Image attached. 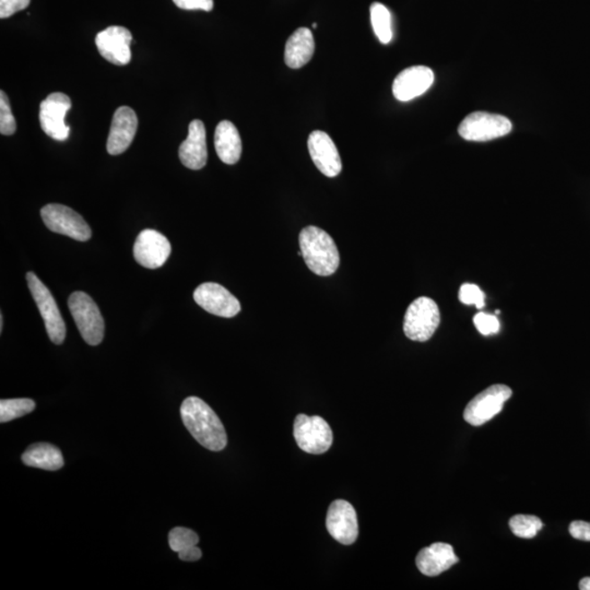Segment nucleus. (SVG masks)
I'll use <instances>...</instances> for the list:
<instances>
[{
	"instance_id": "nucleus-33",
	"label": "nucleus",
	"mask_w": 590,
	"mask_h": 590,
	"mask_svg": "<svg viewBox=\"0 0 590 590\" xmlns=\"http://www.w3.org/2000/svg\"><path fill=\"white\" fill-rule=\"evenodd\" d=\"M203 553L197 546L189 547L183 550V551L178 552L179 560L185 562H196L200 558H202Z\"/></svg>"
},
{
	"instance_id": "nucleus-4",
	"label": "nucleus",
	"mask_w": 590,
	"mask_h": 590,
	"mask_svg": "<svg viewBox=\"0 0 590 590\" xmlns=\"http://www.w3.org/2000/svg\"><path fill=\"white\" fill-rule=\"evenodd\" d=\"M441 314L432 299L421 297L409 305L404 315V334L413 342L424 343L437 332Z\"/></svg>"
},
{
	"instance_id": "nucleus-28",
	"label": "nucleus",
	"mask_w": 590,
	"mask_h": 590,
	"mask_svg": "<svg viewBox=\"0 0 590 590\" xmlns=\"http://www.w3.org/2000/svg\"><path fill=\"white\" fill-rule=\"evenodd\" d=\"M484 295L482 289L476 284L464 283L459 289V301L466 305H476L477 308H484Z\"/></svg>"
},
{
	"instance_id": "nucleus-15",
	"label": "nucleus",
	"mask_w": 590,
	"mask_h": 590,
	"mask_svg": "<svg viewBox=\"0 0 590 590\" xmlns=\"http://www.w3.org/2000/svg\"><path fill=\"white\" fill-rule=\"evenodd\" d=\"M308 147L313 162L325 177H338L343 169L342 159L336 144L328 134L321 131L313 132L309 134Z\"/></svg>"
},
{
	"instance_id": "nucleus-29",
	"label": "nucleus",
	"mask_w": 590,
	"mask_h": 590,
	"mask_svg": "<svg viewBox=\"0 0 590 590\" xmlns=\"http://www.w3.org/2000/svg\"><path fill=\"white\" fill-rule=\"evenodd\" d=\"M473 324L478 332L483 336H491V334H498L499 330V322L497 317L487 313H478L473 317Z\"/></svg>"
},
{
	"instance_id": "nucleus-25",
	"label": "nucleus",
	"mask_w": 590,
	"mask_h": 590,
	"mask_svg": "<svg viewBox=\"0 0 590 590\" xmlns=\"http://www.w3.org/2000/svg\"><path fill=\"white\" fill-rule=\"evenodd\" d=\"M509 528L515 536L532 539L542 529V522L534 515H515L509 521Z\"/></svg>"
},
{
	"instance_id": "nucleus-1",
	"label": "nucleus",
	"mask_w": 590,
	"mask_h": 590,
	"mask_svg": "<svg viewBox=\"0 0 590 590\" xmlns=\"http://www.w3.org/2000/svg\"><path fill=\"white\" fill-rule=\"evenodd\" d=\"M184 426L204 448L220 452L226 448L228 438L221 420L198 397H188L181 407Z\"/></svg>"
},
{
	"instance_id": "nucleus-7",
	"label": "nucleus",
	"mask_w": 590,
	"mask_h": 590,
	"mask_svg": "<svg viewBox=\"0 0 590 590\" xmlns=\"http://www.w3.org/2000/svg\"><path fill=\"white\" fill-rule=\"evenodd\" d=\"M513 125L503 115L476 112L468 115L460 123L458 133L468 142H490L507 136L512 132Z\"/></svg>"
},
{
	"instance_id": "nucleus-12",
	"label": "nucleus",
	"mask_w": 590,
	"mask_h": 590,
	"mask_svg": "<svg viewBox=\"0 0 590 590\" xmlns=\"http://www.w3.org/2000/svg\"><path fill=\"white\" fill-rule=\"evenodd\" d=\"M169 239L156 230L147 229L140 232L134 245V257L139 265L148 269L162 267L171 255Z\"/></svg>"
},
{
	"instance_id": "nucleus-16",
	"label": "nucleus",
	"mask_w": 590,
	"mask_h": 590,
	"mask_svg": "<svg viewBox=\"0 0 590 590\" xmlns=\"http://www.w3.org/2000/svg\"><path fill=\"white\" fill-rule=\"evenodd\" d=\"M434 82V73L427 66H412L400 73L393 83L394 97L408 102L422 96Z\"/></svg>"
},
{
	"instance_id": "nucleus-8",
	"label": "nucleus",
	"mask_w": 590,
	"mask_h": 590,
	"mask_svg": "<svg viewBox=\"0 0 590 590\" xmlns=\"http://www.w3.org/2000/svg\"><path fill=\"white\" fill-rule=\"evenodd\" d=\"M41 216L45 226L52 232L66 235L79 242H86L91 238V229L86 220L64 204H47L41 210Z\"/></svg>"
},
{
	"instance_id": "nucleus-26",
	"label": "nucleus",
	"mask_w": 590,
	"mask_h": 590,
	"mask_svg": "<svg viewBox=\"0 0 590 590\" xmlns=\"http://www.w3.org/2000/svg\"><path fill=\"white\" fill-rule=\"evenodd\" d=\"M198 542V534L188 528L177 527L169 534V548L174 552L178 553L189 547L197 546Z\"/></svg>"
},
{
	"instance_id": "nucleus-2",
	"label": "nucleus",
	"mask_w": 590,
	"mask_h": 590,
	"mask_svg": "<svg viewBox=\"0 0 590 590\" xmlns=\"http://www.w3.org/2000/svg\"><path fill=\"white\" fill-rule=\"evenodd\" d=\"M299 247L309 270L317 276L328 277L337 272L340 256L336 243L327 232L308 227L299 233Z\"/></svg>"
},
{
	"instance_id": "nucleus-30",
	"label": "nucleus",
	"mask_w": 590,
	"mask_h": 590,
	"mask_svg": "<svg viewBox=\"0 0 590 590\" xmlns=\"http://www.w3.org/2000/svg\"><path fill=\"white\" fill-rule=\"evenodd\" d=\"M31 0H0V18L7 19L29 7Z\"/></svg>"
},
{
	"instance_id": "nucleus-32",
	"label": "nucleus",
	"mask_w": 590,
	"mask_h": 590,
	"mask_svg": "<svg viewBox=\"0 0 590 590\" xmlns=\"http://www.w3.org/2000/svg\"><path fill=\"white\" fill-rule=\"evenodd\" d=\"M571 536L582 542H590V523L577 521L569 525Z\"/></svg>"
},
{
	"instance_id": "nucleus-20",
	"label": "nucleus",
	"mask_w": 590,
	"mask_h": 590,
	"mask_svg": "<svg viewBox=\"0 0 590 590\" xmlns=\"http://www.w3.org/2000/svg\"><path fill=\"white\" fill-rule=\"evenodd\" d=\"M315 51L311 30L299 28L289 38L284 49V62L292 69L302 68L311 61Z\"/></svg>"
},
{
	"instance_id": "nucleus-18",
	"label": "nucleus",
	"mask_w": 590,
	"mask_h": 590,
	"mask_svg": "<svg viewBox=\"0 0 590 590\" xmlns=\"http://www.w3.org/2000/svg\"><path fill=\"white\" fill-rule=\"evenodd\" d=\"M178 157L185 167L191 169H200L207 164L206 128L199 119L189 124L188 136L178 149Z\"/></svg>"
},
{
	"instance_id": "nucleus-31",
	"label": "nucleus",
	"mask_w": 590,
	"mask_h": 590,
	"mask_svg": "<svg viewBox=\"0 0 590 590\" xmlns=\"http://www.w3.org/2000/svg\"><path fill=\"white\" fill-rule=\"evenodd\" d=\"M173 3L184 10L212 12L213 9V0H173Z\"/></svg>"
},
{
	"instance_id": "nucleus-34",
	"label": "nucleus",
	"mask_w": 590,
	"mask_h": 590,
	"mask_svg": "<svg viewBox=\"0 0 590 590\" xmlns=\"http://www.w3.org/2000/svg\"><path fill=\"white\" fill-rule=\"evenodd\" d=\"M579 589L590 590V577H585L579 582Z\"/></svg>"
},
{
	"instance_id": "nucleus-9",
	"label": "nucleus",
	"mask_w": 590,
	"mask_h": 590,
	"mask_svg": "<svg viewBox=\"0 0 590 590\" xmlns=\"http://www.w3.org/2000/svg\"><path fill=\"white\" fill-rule=\"evenodd\" d=\"M512 394V389L507 385H492L468 403L464 412V420L473 427L482 426L502 412L504 403Z\"/></svg>"
},
{
	"instance_id": "nucleus-19",
	"label": "nucleus",
	"mask_w": 590,
	"mask_h": 590,
	"mask_svg": "<svg viewBox=\"0 0 590 590\" xmlns=\"http://www.w3.org/2000/svg\"><path fill=\"white\" fill-rule=\"evenodd\" d=\"M459 561L451 544L437 542L419 552L416 564L419 571L433 577L447 571Z\"/></svg>"
},
{
	"instance_id": "nucleus-23",
	"label": "nucleus",
	"mask_w": 590,
	"mask_h": 590,
	"mask_svg": "<svg viewBox=\"0 0 590 590\" xmlns=\"http://www.w3.org/2000/svg\"><path fill=\"white\" fill-rule=\"evenodd\" d=\"M371 22L375 34L379 42L388 44L393 39L392 13L381 3H374L371 6Z\"/></svg>"
},
{
	"instance_id": "nucleus-24",
	"label": "nucleus",
	"mask_w": 590,
	"mask_h": 590,
	"mask_svg": "<svg viewBox=\"0 0 590 590\" xmlns=\"http://www.w3.org/2000/svg\"><path fill=\"white\" fill-rule=\"evenodd\" d=\"M35 403L31 399H6L0 402V422L6 423L31 413Z\"/></svg>"
},
{
	"instance_id": "nucleus-14",
	"label": "nucleus",
	"mask_w": 590,
	"mask_h": 590,
	"mask_svg": "<svg viewBox=\"0 0 590 590\" xmlns=\"http://www.w3.org/2000/svg\"><path fill=\"white\" fill-rule=\"evenodd\" d=\"M133 35L123 27H108L96 38L98 51L108 62L125 66L132 61L131 43Z\"/></svg>"
},
{
	"instance_id": "nucleus-3",
	"label": "nucleus",
	"mask_w": 590,
	"mask_h": 590,
	"mask_svg": "<svg viewBox=\"0 0 590 590\" xmlns=\"http://www.w3.org/2000/svg\"><path fill=\"white\" fill-rule=\"evenodd\" d=\"M68 308L84 342L90 346L101 343L104 319L96 302L86 293L74 292L68 299Z\"/></svg>"
},
{
	"instance_id": "nucleus-35",
	"label": "nucleus",
	"mask_w": 590,
	"mask_h": 590,
	"mask_svg": "<svg viewBox=\"0 0 590 590\" xmlns=\"http://www.w3.org/2000/svg\"><path fill=\"white\" fill-rule=\"evenodd\" d=\"M3 327H4V318L2 314L0 315V332H3Z\"/></svg>"
},
{
	"instance_id": "nucleus-5",
	"label": "nucleus",
	"mask_w": 590,
	"mask_h": 590,
	"mask_svg": "<svg viewBox=\"0 0 590 590\" xmlns=\"http://www.w3.org/2000/svg\"><path fill=\"white\" fill-rule=\"evenodd\" d=\"M27 282L33 299L41 313L49 339L55 344L63 343L66 337V325L51 291L32 272L27 273Z\"/></svg>"
},
{
	"instance_id": "nucleus-6",
	"label": "nucleus",
	"mask_w": 590,
	"mask_h": 590,
	"mask_svg": "<svg viewBox=\"0 0 590 590\" xmlns=\"http://www.w3.org/2000/svg\"><path fill=\"white\" fill-rule=\"evenodd\" d=\"M293 435L298 447L305 453L319 455L333 444V431L321 417L299 414L294 420Z\"/></svg>"
},
{
	"instance_id": "nucleus-21",
	"label": "nucleus",
	"mask_w": 590,
	"mask_h": 590,
	"mask_svg": "<svg viewBox=\"0 0 590 590\" xmlns=\"http://www.w3.org/2000/svg\"><path fill=\"white\" fill-rule=\"evenodd\" d=\"M214 147L223 163L232 165L239 162L242 156V139L233 123H219L214 133Z\"/></svg>"
},
{
	"instance_id": "nucleus-22",
	"label": "nucleus",
	"mask_w": 590,
	"mask_h": 590,
	"mask_svg": "<svg viewBox=\"0 0 590 590\" xmlns=\"http://www.w3.org/2000/svg\"><path fill=\"white\" fill-rule=\"evenodd\" d=\"M22 462L26 466L56 472L63 468L62 452L53 445L39 443L30 447L22 455Z\"/></svg>"
},
{
	"instance_id": "nucleus-10",
	"label": "nucleus",
	"mask_w": 590,
	"mask_h": 590,
	"mask_svg": "<svg viewBox=\"0 0 590 590\" xmlns=\"http://www.w3.org/2000/svg\"><path fill=\"white\" fill-rule=\"evenodd\" d=\"M72 108V100L62 92H54L39 105V123L48 136L65 142L69 137L70 128L65 118Z\"/></svg>"
},
{
	"instance_id": "nucleus-27",
	"label": "nucleus",
	"mask_w": 590,
	"mask_h": 590,
	"mask_svg": "<svg viewBox=\"0 0 590 590\" xmlns=\"http://www.w3.org/2000/svg\"><path fill=\"white\" fill-rule=\"evenodd\" d=\"M17 124L10 107L7 94L0 92V133L4 136H10L16 133Z\"/></svg>"
},
{
	"instance_id": "nucleus-36",
	"label": "nucleus",
	"mask_w": 590,
	"mask_h": 590,
	"mask_svg": "<svg viewBox=\"0 0 590 590\" xmlns=\"http://www.w3.org/2000/svg\"><path fill=\"white\" fill-rule=\"evenodd\" d=\"M313 28H314V29H315V28H317V23H314V24H313Z\"/></svg>"
},
{
	"instance_id": "nucleus-11",
	"label": "nucleus",
	"mask_w": 590,
	"mask_h": 590,
	"mask_svg": "<svg viewBox=\"0 0 590 590\" xmlns=\"http://www.w3.org/2000/svg\"><path fill=\"white\" fill-rule=\"evenodd\" d=\"M194 299L204 311L216 317L231 318L241 312V303L239 299L218 283L200 284L195 290Z\"/></svg>"
},
{
	"instance_id": "nucleus-13",
	"label": "nucleus",
	"mask_w": 590,
	"mask_h": 590,
	"mask_svg": "<svg viewBox=\"0 0 590 590\" xmlns=\"http://www.w3.org/2000/svg\"><path fill=\"white\" fill-rule=\"evenodd\" d=\"M326 527L330 536L344 546L356 542L359 536L356 509L343 499L333 502L328 508Z\"/></svg>"
},
{
	"instance_id": "nucleus-17",
	"label": "nucleus",
	"mask_w": 590,
	"mask_h": 590,
	"mask_svg": "<svg viewBox=\"0 0 590 590\" xmlns=\"http://www.w3.org/2000/svg\"><path fill=\"white\" fill-rule=\"evenodd\" d=\"M138 128V118L134 109L122 107L114 113L108 138V152L112 156H118L131 147Z\"/></svg>"
}]
</instances>
